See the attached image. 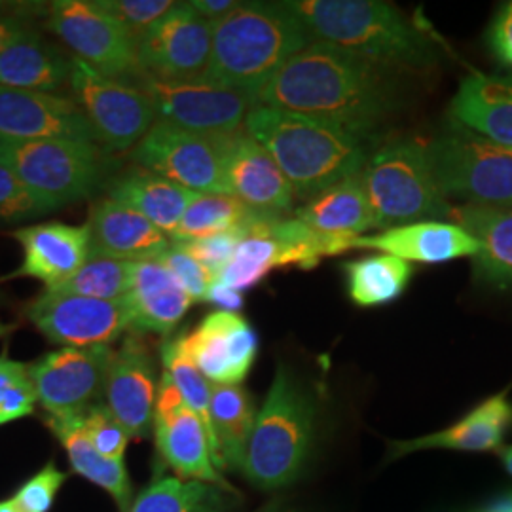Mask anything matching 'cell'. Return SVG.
<instances>
[{
	"mask_svg": "<svg viewBox=\"0 0 512 512\" xmlns=\"http://www.w3.org/2000/svg\"><path fill=\"white\" fill-rule=\"evenodd\" d=\"M256 105L296 112L370 141L399 109V95L384 67L313 40L275 74Z\"/></svg>",
	"mask_w": 512,
	"mask_h": 512,
	"instance_id": "obj_1",
	"label": "cell"
},
{
	"mask_svg": "<svg viewBox=\"0 0 512 512\" xmlns=\"http://www.w3.org/2000/svg\"><path fill=\"white\" fill-rule=\"evenodd\" d=\"M211 27L213 50L205 76L247 95L253 107L275 74L313 42L287 2H241Z\"/></svg>",
	"mask_w": 512,
	"mask_h": 512,
	"instance_id": "obj_2",
	"label": "cell"
},
{
	"mask_svg": "<svg viewBox=\"0 0 512 512\" xmlns=\"http://www.w3.org/2000/svg\"><path fill=\"white\" fill-rule=\"evenodd\" d=\"M243 129L266 148L300 200L363 171L368 141L308 116L255 105Z\"/></svg>",
	"mask_w": 512,
	"mask_h": 512,
	"instance_id": "obj_3",
	"label": "cell"
},
{
	"mask_svg": "<svg viewBox=\"0 0 512 512\" xmlns=\"http://www.w3.org/2000/svg\"><path fill=\"white\" fill-rule=\"evenodd\" d=\"M287 4L315 42L359 55L387 71L425 69L439 57L433 40L389 2L293 0Z\"/></svg>",
	"mask_w": 512,
	"mask_h": 512,
	"instance_id": "obj_4",
	"label": "cell"
},
{
	"mask_svg": "<svg viewBox=\"0 0 512 512\" xmlns=\"http://www.w3.org/2000/svg\"><path fill=\"white\" fill-rule=\"evenodd\" d=\"M317 408L281 365L270 387L243 459V475L262 490L287 486L300 475L315 433Z\"/></svg>",
	"mask_w": 512,
	"mask_h": 512,
	"instance_id": "obj_5",
	"label": "cell"
},
{
	"mask_svg": "<svg viewBox=\"0 0 512 512\" xmlns=\"http://www.w3.org/2000/svg\"><path fill=\"white\" fill-rule=\"evenodd\" d=\"M0 164L12 169L44 202L61 209L107 190L120 171L116 156L84 141L0 139Z\"/></svg>",
	"mask_w": 512,
	"mask_h": 512,
	"instance_id": "obj_6",
	"label": "cell"
},
{
	"mask_svg": "<svg viewBox=\"0 0 512 512\" xmlns=\"http://www.w3.org/2000/svg\"><path fill=\"white\" fill-rule=\"evenodd\" d=\"M361 175L374 228L452 219L454 207L435 179L429 148L414 139H397L372 152Z\"/></svg>",
	"mask_w": 512,
	"mask_h": 512,
	"instance_id": "obj_7",
	"label": "cell"
},
{
	"mask_svg": "<svg viewBox=\"0 0 512 512\" xmlns=\"http://www.w3.org/2000/svg\"><path fill=\"white\" fill-rule=\"evenodd\" d=\"M427 148L435 179L448 200L512 207V147L454 122Z\"/></svg>",
	"mask_w": 512,
	"mask_h": 512,
	"instance_id": "obj_8",
	"label": "cell"
},
{
	"mask_svg": "<svg viewBox=\"0 0 512 512\" xmlns=\"http://www.w3.org/2000/svg\"><path fill=\"white\" fill-rule=\"evenodd\" d=\"M69 92L101 143L114 156L131 152L158 122L156 110L139 86L103 76L73 57Z\"/></svg>",
	"mask_w": 512,
	"mask_h": 512,
	"instance_id": "obj_9",
	"label": "cell"
},
{
	"mask_svg": "<svg viewBox=\"0 0 512 512\" xmlns=\"http://www.w3.org/2000/svg\"><path fill=\"white\" fill-rule=\"evenodd\" d=\"M133 84L150 97L158 122L200 135L224 137L238 133L253 109L247 95L220 86L207 76L164 80L141 73Z\"/></svg>",
	"mask_w": 512,
	"mask_h": 512,
	"instance_id": "obj_10",
	"label": "cell"
},
{
	"mask_svg": "<svg viewBox=\"0 0 512 512\" xmlns=\"http://www.w3.org/2000/svg\"><path fill=\"white\" fill-rule=\"evenodd\" d=\"M46 27L74 57L103 76L131 84L141 74L137 37L101 12L93 0H55L48 8Z\"/></svg>",
	"mask_w": 512,
	"mask_h": 512,
	"instance_id": "obj_11",
	"label": "cell"
},
{
	"mask_svg": "<svg viewBox=\"0 0 512 512\" xmlns=\"http://www.w3.org/2000/svg\"><path fill=\"white\" fill-rule=\"evenodd\" d=\"M224 137L156 122L129 152V160L196 194H230L224 177Z\"/></svg>",
	"mask_w": 512,
	"mask_h": 512,
	"instance_id": "obj_12",
	"label": "cell"
},
{
	"mask_svg": "<svg viewBox=\"0 0 512 512\" xmlns=\"http://www.w3.org/2000/svg\"><path fill=\"white\" fill-rule=\"evenodd\" d=\"M112 355V346L59 348L31 363L29 374L46 416L84 418L103 403Z\"/></svg>",
	"mask_w": 512,
	"mask_h": 512,
	"instance_id": "obj_13",
	"label": "cell"
},
{
	"mask_svg": "<svg viewBox=\"0 0 512 512\" xmlns=\"http://www.w3.org/2000/svg\"><path fill=\"white\" fill-rule=\"evenodd\" d=\"M27 319L61 348L112 346L131 330L126 300H97L44 289L25 308Z\"/></svg>",
	"mask_w": 512,
	"mask_h": 512,
	"instance_id": "obj_14",
	"label": "cell"
},
{
	"mask_svg": "<svg viewBox=\"0 0 512 512\" xmlns=\"http://www.w3.org/2000/svg\"><path fill=\"white\" fill-rule=\"evenodd\" d=\"M213 50V27L190 8L175 6L137 37L141 73L164 80H190L205 76Z\"/></svg>",
	"mask_w": 512,
	"mask_h": 512,
	"instance_id": "obj_15",
	"label": "cell"
},
{
	"mask_svg": "<svg viewBox=\"0 0 512 512\" xmlns=\"http://www.w3.org/2000/svg\"><path fill=\"white\" fill-rule=\"evenodd\" d=\"M154 439L160 456L177 475L232 492V486L224 482L213 463L202 421L186 406L179 387L165 370L156 397Z\"/></svg>",
	"mask_w": 512,
	"mask_h": 512,
	"instance_id": "obj_16",
	"label": "cell"
},
{
	"mask_svg": "<svg viewBox=\"0 0 512 512\" xmlns=\"http://www.w3.org/2000/svg\"><path fill=\"white\" fill-rule=\"evenodd\" d=\"M158 385L152 349L143 332L129 330L114 349L103 403L131 439H147L154 429Z\"/></svg>",
	"mask_w": 512,
	"mask_h": 512,
	"instance_id": "obj_17",
	"label": "cell"
},
{
	"mask_svg": "<svg viewBox=\"0 0 512 512\" xmlns=\"http://www.w3.org/2000/svg\"><path fill=\"white\" fill-rule=\"evenodd\" d=\"M179 336L188 359L215 385H239L255 365L258 334L241 313L211 311Z\"/></svg>",
	"mask_w": 512,
	"mask_h": 512,
	"instance_id": "obj_18",
	"label": "cell"
},
{
	"mask_svg": "<svg viewBox=\"0 0 512 512\" xmlns=\"http://www.w3.org/2000/svg\"><path fill=\"white\" fill-rule=\"evenodd\" d=\"M0 139L99 143L71 95L0 88Z\"/></svg>",
	"mask_w": 512,
	"mask_h": 512,
	"instance_id": "obj_19",
	"label": "cell"
},
{
	"mask_svg": "<svg viewBox=\"0 0 512 512\" xmlns=\"http://www.w3.org/2000/svg\"><path fill=\"white\" fill-rule=\"evenodd\" d=\"M224 177L232 196L251 209L287 217L293 211V186L272 154L241 129L224 137Z\"/></svg>",
	"mask_w": 512,
	"mask_h": 512,
	"instance_id": "obj_20",
	"label": "cell"
},
{
	"mask_svg": "<svg viewBox=\"0 0 512 512\" xmlns=\"http://www.w3.org/2000/svg\"><path fill=\"white\" fill-rule=\"evenodd\" d=\"M23 260L12 277H33L44 289H55L76 274L92 255L90 226L65 222H38L14 232Z\"/></svg>",
	"mask_w": 512,
	"mask_h": 512,
	"instance_id": "obj_21",
	"label": "cell"
},
{
	"mask_svg": "<svg viewBox=\"0 0 512 512\" xmlns=\"http://www.w3.org/2000/svg\"><path fill=\"white\" fill-rule=\"evenodd\" d=\"M131 330L167 336L179 327L192 298L160 258L131 262L126 294Z\"/></svg>",
	"mask_w": 512,
	"mask_h": 512,
	"instance_id": "obj_22",
	"label": "cell"
},
{
	"mask_svg": "<svg viewBox=\"0 0 512 512\" xmlns=\"http://www.w3.org/2000/svg\"><path fill=\"white\" fill-rule=\"evenodd\" d=\"M351 249H372L397 256L404 262L442 264L463 256H475L478 243L456 222L425 220L384 230L376 236L351 241Z\"/></svg>",
	"mask_w": 512,
	"mask_h": 512,
	"instance_id": "obj_23",
	"label": "cell"
},
{
	"mask_svg": "<svg viewBox=\"0 0 512 512\" xmlns=\"http://www.w3.org/2000/svg\"><path fill=\"white\" fill-rule=\"evenodd\" d=\"M86 224L92 234V255L139 262L160 258L171 247V239L160 228L110 198L93 203Z\"/></svg>",
	"mask_w": 512,
	"mask_h": 512,
	"instance_id": "obj_24",
	"label": "cell"
},
{
	"mask_svg": "<svg viewBox=\"0 0 512 512\" xmlns=\"http://www.w3.org/2000/svg\"><path fill=\"white\" fill-rule=\"evenodd\" d=\"M450 116L480 137L512 147V76L469 74L459 84Z\"/></svg>",
	"mask_w": 512,
	"mask_h": 512,
	"instance_id": "obj_25",
	"label": "cell"
},
{
	"mask_svg": "<svg viewBox=\"0 0 512 512\" xmlns=\"http://www.w3.org/2000/svg\"><path fill=\"white\" fill-rule=\"evenodd\" d=\"M73 57L35 27L0 54V88L44 93L69 88Z\"/></svg>",
	"mask_w": 512,
	"mask_h": 512,
	"instance_id": "obj_26",
	"label": "cell"
},
{
	"mask_svg": "<svg viewBox=\"0 0 512 512\" xmlns=\"http://www.w3.org/2000/svg\"><path fill=\"white\" fill-rule=\"evenodd\" d=\"M194 196L196 192L135 164L120 169L107 186V198L137 211L169 238Z\"/></svg>",
	"mask_w": 512,
	"mask_h": 512,
	"instance_id": "obj_27",
	"label": "cell"
},
{
	"mask_svg": "<svg viewBox=\"0 0 512 512\" xmlns=\"http://www.w3.org/2000/svg\"><path fill=\"white\" fill-rule=\"evenodd\" d=\"M512 425V403L507 393H499L486 399L473 412L461 418L452 427L420 437V439L397 440L391 442V454L401 458L404 454L433 450V448H448V450H463V452H486L497 450L505 439V433Z\"/></svg>",
	"mask_w": 512,
	"mask_h": 512,
	"instance_id": "obj_28",
	"label": "cell"
},
{
	"mask_svg": "<svg viewBox=\"0 0 512 512\" xmlns=\"http://www.w3.org/2000/svg\"><path fill=\"white\" fill-rule=\"evenodd\" d=\"M452 219L476 243V281L495 289H512V207L461 205Z\"/></svg>",
	"mask_w": 512,
	"mask_h": 512,
	"instance_id": "obj_29",
	"label": "cell"
},
{
	"mask_svg": "<svg viewBox=\"0 0 512 512\" xmlns=\"http://www.w3.org/2000/svg\"><path fill=\"white\" fill-rule=\"evenodd\" d=\"M294 217L332 238L353 239L374 228V213L363 175L357 173L296 209Z\"/></svg>",
	"mask_w": 512,
	"mask_h": 512,
	"instance_id": "obj_30",
	"label": "cell"
},
{
	"mask_svg": "<svg viewBox=\"0 0 512 512\" xmlns=\"http://www.w3.org/2000/svg\"><path fill=\"white\" fill-rule=\"evenodd\" d=\"M46 425L63 444L74 473L109 492L120 512H129L133 505V492L126 461L105 458L95 450L84 431V418L46 416Z\"/></svg>",
	"mask_w": 512,
	"mask_h": 512,
	"instance_id": "obj_31",
	"label": "cell"
},
{
	"mask_svg": "<svg viewBox=\"0 0 512 512\" xmlns=\"http://www.w3.org/2000/svg\"><path fill=\"white\" fill-rule=\"evenodd\" d=\"M211 418L224 465L241 471L256 421L253 397L241 385H213Z\"/></svg>",
	"mask_w": 512,
	"mask_h": 512,
	"instance_id": "obj_32",
	"label": "cell"
},
{
	"mask_svg": "<svg viewBox=\"0 0 512 512\" xmlns=\"http://www.w3.org/2000/svg\"><path fill=\"white\" fill-rule=\"evenodd\" d=\"M349 300L359 308H378L403 296L414 270L391 255L366 256L344 264Z\"/></svg>",
	"mask_w": 512,
	"mask_h": 512,
	"instance_id": "obj_33",
	"label": "cell"
},
{
	"mask_svg": "<svg viewBox=\"0 0 512 512\" xmlns=\"http://www.w3.org/2000/svg\"><path fill=\"white\" fill-rule=\"evenodd\" d=\"M262 215L266 213L251 209L232 194H196L169 239L181 243L226 232L245 236Z\"/></svg>",
	"mask_w": 512,
	"mask_h": 512,
	"instance_id": "obj_34",
	"label": "cell"
},
{
	"mask_svg": "<svg viewBox=\"0 0 512 512\" xmlns=\"http://www.w3.org/2000/svg\"><path fill=\"white\" fill-rule=\"evenodd\" d=\"M162 363H164L165 372H169V376L179 387L186 406L202 421L203 427L207 431V437H209L211 458H213L215 467L219 471L226 469L224 459L220 454L219 442L215 437L213 418H211V389H213V385L209 384V380L184 353L181 336L165 340L162 344Z\"/></svg>",
	"mask_w": 512,
	"mask_h": 512,
	"instance_id": "obj_35",
	"label": "cell"
},
{
	"mask_svg": "<svg viewBox=\"0 0 512 512\" xmlns=\"http://www.w3.org/2000/svg\"><path fill=\"white\" fill-rule=\"evenodd\" d=\"M220 495L213 484L164 476L133 501L129 512H219Z\"/></svg>",
	"mask_w": 512,
	"mask_h": 512,
	"instance_id": "obj_36",
	"label": "cell"
},
{
	"mask_svg": "<svg viewBox=\"0 0 512 512\" xmlns=\"http://www.w3.org/2000/svg\"><path fill=\"white\" fill-rule=\"evenodd\" d=\"M281 268V249L270 236H245L228 266L217 277L239 293L249 291L262 283L268 274Z\"/></svg>",
	"mask_w": 512,
	"mask_h": 512,
	"instance_id": "obj_37",
	"label": "cell"
},
{
	"mask_svg": "<svg viewBox=\"0 0 512 512\" xmlns=\"http://www.w3.org/2000/svg\"><path fill=\"white\" fill-rule=\"evenodd\" d=\"M129 270L131 262L90 255L76 274L50 291L78 294L97 300H122L128 294Z\"/></svg>",
	"mask_w": 512,
	"mask_h": 512,
	"instance_id": "obj_38",
	"label": "cell"
},
{
	"mask_svg": "<svg viewBox=\"0 0 512 512\" xmlns=\"http://www.w3.org/2000/svg\"><path fill=\"white\" fill-rule=\"evenodd\" d=\"M37 404L29 365L0 355V427L31 416Z\"/></svg>",
	"mask_w": 512,
	"mask_h": 512,
	"instance_id": "obj_39",
	"label": "cell"
},
{
	"mask_svg": "<svg viewBox=\"0 0 512 512\" xmlns=\"http://www.w3.org/2000/svg\"><path fill=\"white\" fill-rule=\"evenodd\" d=\"M57 211L54 205L44 202L18 175L0 164V226L21 224Z\"/></svg>",
	"mask_w": 512,
	"mask_h": 512,
	"instance_id": "obj_40",
	"label": "cell"
},
{
	"mask_svg": "<svg viewBox=\"0 0 512 512\" xmlns=\"http://www.w3.org/2000/svg\"><path fill=\"white\" fill-rule=\"evenodd\" d=\"M93 4L122 23L135 37L143 35L175 6L171 0H93Z\"/></svg>",
	"mask_w": 512,
	"mask_h": 512,
	"instance_id": "obj_41",
	"label": "cell"
},
{
	"mask_svg": "<svg viewBox=\"0 0 512 512\" xmlns=\"http://www.w3.org/2000/svg\"><path fill=\"white\" fill-rule=\"evenodd\" d=\"M84 431L92 440L95 450L109 459H124L131 437L128 431L114 420L105 403L95 404L84 416Z\"/></svg>",
	"mask_w": 512,
	"mask_h": 512,
	"instance_id": "obj_42",
	"label": "cell"
},
{
	"mask_svg": "<svg viewBox=\"0 0 512 512\" xmlns=\"http://www.w3.org/2000/svg\"><path fill=\"white\" fill-rule=\"evenodd\" d=\"M65 480L67 475L61 473L54 463H48L19 488L12 501L21 512H50Z\"/></svg>",
	"mask_w": 512,
	"mask_h": 512,
	"instance_id": "obj_43",
	"label": "cell"
},
{
	"mask_svg": "<svg viewBox=\"0 0 512 512\" xmlns=\"http://www.w3.org/2000/svg\"><path fill=\"white\" fill-rule=\"evenodd\" d=\"M160 260L177 277V281L183 285L194 302L205 300V294L217 277L209 274L194 256L188 255L181 245L171 241V247L160 256Z\"/></svg>",
	"mask_w": 512,
	"mask_h": 512,
	"instance_id": "obj_44",
	"label": "cell"
},
{
	"mask_svg": "<svg viewBox=\"0 0 512 512\" xmlns=\"http://www.w3.org/2000/svg\"><path fill=\"white\" fill-rule=\"evenodd\" d=\"M241 239L243 236L239 232H226V234H217L209 238L192 239V241H181V243L173 241V243L181 245L188 255L194 256L213 277H219L222 270L228 266V262L232 260Z\"/></svg>",
	"mask_w": 512,
	"mask_h": 512,
	"instance_id": "obj_45",
	"label": "cell"
},
{
	"mask_svg": "<svg viewBox=\"0 0 512 512\" xmlns=\"http://www.w3.org/2000/svg\"><path fill=\"white\" fill-rule=\"evenodd\" d=\"M486 42L492 50V54L507 67H511L512 61V2H505L499 12L492 19Z\"/></svg>",
	"mask_w": 512,
	"mask_h": 512,
	"instance_id": "obj_46",
	"label": "cell"
},
{
	"mask_svg": "<svg viewBox=\"0 0 512 512\" xmlns=\"http://www.w3.org/2000/svg\"><path fill=\"white\" fill-rule=\"evenodd\" d=\"M203 302L213 304L219 311H230V313H239L245 306L243 293H239L236 289H232L230 285L222 283L220 279H215L211 283Z\"/></svg>",
	"mask_w": 512,
	"mask_h": 512,
	"instance_id": "obj_47",
	"label": "cell"
},
{
	"mask_svg": "<svg viewBox=\"0 0 512 512\" xmlns=\"http://www.w3.org/2000/svg\"><path fill=\"white\" fill-rule=\"evenodd\" d=\"M31 29H35V23L23 12L0 16V54Z\"/></svg>",
	"mask_w": 512,
	"mask_h": 512,
	"instance_id": "obj_48",
	"label": "cell"
},
{
	"mask_svg": "<svg viewBox=\"0 0 512 512\" xmlns=\"http://www.w3.org/2000/svg\"><path fill=\"white\" fill-rule=\"evenodd\" d=\"M194 12H198L207 21H219L220 18L234 12L241 2L238 0H190L188 2Z\"/></svg>",
	"mask_w": 512,
	"mask_h": 512,
	"instance_id": "obj_49",
	"label": "cell"
},
{
	"mask_svg": "<svg viewBox=\"0 0 512 512\" xmlns=\"http://www.w3.org/2000/svg\"><path fill=\"white\" fill-rule=\"evenodd\" d=\"M476 512H512V492L495 497Z\"/></svg>",
	"mask_w": 512,
	"mask_h": 512,
	"instance_id": "obj_50",
	"label": "cell"
},
{
	"mask_svg": "<svg viewBox=\"0 0 512 512\" xmlns=\"http://www.w3.org/2000/svg\"><path fill=\"white\" fill-rule=\"evenodd\" d=\"M501 459H503V463H505V469L512 475V446L505 448V450L501 452Z\"/></svg>",
	"mask_w": 512,
	"mask_h": 512,
	"instance_id": "obj_51",
	"label": "cell"
},
{
	"mask_svg": "<svg viewBox=\"0 0 512 512\" xmlns=\"http://www.w3.org/2000/svg\"><path fill=\"white\" fill-rule=\"evenodd\" d=\"M0 512H21L18 507L14 505V501L12 499H8V501H0Z\"/></svg>",
	"mask_w": 512,
	"mask_h": 512,
	"instance_id": "obj_52",
	"label": "cell"
},
{
	"mask_svg": "<svg viewBox=\"0 0 512 512\" xmlns=\"http://www.w3.org/2000/svg\"><path fill=\"white\" fill-rule=\"evenodd\" d=\"M10 330H12V325H6V323L0 321V340H2Z\"/></svg>",
	"mask_w": 512,
	"mask_h": 512,
	"instance_id": "obj_53",
	"label": "cell"
},
{
	"mask_svg": "<svg viewBox=\"0 0 512 512\" xmlns=\"http://www.w3.org/2000/svg\"><path fill=\"white\" fill-rule=\"evenodd\" d=\"M262 512H281V511H272V509H266V511H262Z\"/></svg>",
	"mask_w": 512,
	"mask_h": 512,
	"instance_id": "obj_54",
	"label": "cell"
},
{
	"mask_svg": "<svg viewBox=\"0 0 512 512\" xmlns=\"http://www.w3.org/2000/svg\"><path fill=\"white\" fill-rule=\"evenodd\" d=\"M511 67H512V61H511Z\"/></svg>",
	"mask_w": 512,
	"mask_h": 512,
	"instance_id": "obj_55",
	"label": "cell"
},
{
	"mask_svg": "<svg viewBox=\"0 0 512 512\" xmlns=\"http://www.w3.org/2000/svg\"><path fill=\"white\" fill-rule=\"evenodd\" d=\"M0 6H2V4H0Z\"/></svg>",
	"mask_w": 512,
	"mask_h": 512,
	"instance_id": "obj_56",
	"label": "cell"
}]
</instances>
